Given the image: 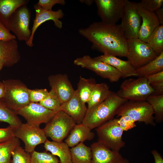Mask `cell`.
<instances>
[{
  "instance_id": "1",
  "label": "cell",
  "mask_w": 163,
  "mask_h": 163,
  "mask_svg": "<svg viewBox=\"0 0 163 163\" xmlns=\"http://www.w3.org/2000/svg\"><path fill=\"white\" fill-rule=\"evenodd\" d=\"M78 31L91 43L93 48L104 54L126 57L127 39L120 25L94 22Z\"/></svg>"
},
{
  "instance_id": "2",
  "label": "cell",
  "mask_w": 163,
  "mask_h": 163,
  "mask_svg": "<svg viewBox=\"0 0 163 163\" xmlns=\"http://www.w3.org/2000/svg\"><path fill=\"white\" fill-rule=\"evenodd\" d=\"M127 101L112 91L102 102L88 109L82 123L91 130L96 128L113 119L120 107Z\"/></svg>"
},
{
  "instance_id": "3",
  "label": "cell",
  "mask_w": 163,
  "mask_h": 163,
  "mask_svg": "<svg viewBox=\"0 0 163 163\" xmlns=\"http://www.w3.org/2000/svg\"><path fill=\"white\" fill-rule=\"evenodd\" d=\"M2 82L5 87V92L0 101L10 110L16 113L30 102L29 89L21 81L9 79Z\"/></svg>"
},
{
  "instance_id": "4",
  "label": "cell",
  "mask_w": 163,
  "mask_h": 163,
  "mask_svg": "<svg viewBox=\"0 0 163 163\" xmlns=\"http://www.w3.org/2000/svg\"><path fill=\"white\" fill-rule=\"evenodd\" d=\"M154 92V90L146 77H139L124 80L116 93L126 101H145Z\"/></svg>"
},
{
  "instance_id": "5",
  "label": "cell",
  "mask_w": 163,
  "mask_h": 163,
  "mask_svg": "<svg viewBox=\"0 0 163 163\" xmlns=\"http://www.w3.org/2000/svg\"><path fill=\"white\" fill-rule=\"evenodd\" d=\"M154 112L150 104L146 101H127L119 108L117 117L127 116L136 122L154 126Z\"/></svg>"
},
{
  "instance_id": "6",
  "label": "cell",
  "mask_w": 163,
  "mask_h": 163,
  "mask_svg": "<svg viewBox=\"0 0 163 163\" xmlns=\"http://www.w3.org/2000/svg\"><path fill=\"white\" fill-rule=\"evenodd\" d=\"M127 60L135 70L158 56L147 42L138 38L127 39Z\"/></svg>"
},
{
  "instance_id": "7",
  "label": "cell",
  "mask_w": 163,
  "mask_h": 163,
  "mask_svg": "<svg viewBox=\"0 0 163 163\" xmlns=\"http://www.w3.org/2000/svg\"><path fill=\"white\" fill-rule=\"evenodd\" d=\"M43 129L46 137L53 141L62 142L76 124L73 120L62 111L57 112Z\"/></svg>"
},
{
  "instance_id": "8",
  "label": "cell",
  "mask_w": 163,
  "mask_h": 163,
  "mask_svg": "<svg viewBox=\"0 0 163 163\" xmlns=\"http://www.w3.org/2000/svg\"><path fill=\"white\" fill-rule=\"evenodd\" d=\"M98 142L112 150L119 152L125 144L122 139L124 131L117 119H113L96 128Z\"/></svg>"
},
{
  "instance_id": "9",
  "label": "cell",
  "mask_w": 163,
  "mask_h": 163,
  "mask_svg": "<svg viewBox=\"0 0 163 163\" xmlns=\"http://www.w3.org/2000/svg\"><path fill=\"white\" fill-rule=\"evenodd\" d=\"M26 5L19 7L13 14L6 26L9 31L14 34L18 40L25 43L31 35V30L29 29L31 13Z\"/></svg>"
},
{
  "instance_id": "10",
  "label": "cell",
  "mask_w": 163,
  "mask_h": 163,
  "mask_svg": "<svg viewBox=\"0 0 163 163\" xmlns=\"http://www.w3.org/2000/svg\"><path fill=\"white\" fill-rule=\"evenodd\" d=\"M119 24L127 39L138 38L142 18L137 3L126 0Z\"/></svg>"
},
{
  "instance_id": "11",
  "label": "cell",
  "mask_w": 163,
  "mask_h": 163,
  "mask_svg": "<svg viewBox=\"0 0 163 163\" xmlns=\"http://www.w3.org/2000/svg\"><path fill=\"white\" fill-rule=\"evenodd\" d=\"M74 64L92 71L112 82H117L122 78L121 74L114 67L89 55L77 58L74 60Z\"/></svg>"
},
{
  "instance_id": "12",
  "label": "cell",
  "mask_w": 163,
  "mask_h": 163,
  "mask_svg": "<svg viewBox=\"0 0 163 163\" xmlns=\"http://www.w3.org/2000/svg\"><path fill=\"white\" fill-rule=\"evenodd\" d=\"M13 129L14 136L23 142L25 150L30 153L37 145L44 143L47 139L43 129L39 126L22 123Z\"/></svg>"
},
{
  "instance_id": "13",
  "label": "cell",
  "mask_w": 163,
  "mask_h": 163,
  "mask_svg": "<svg viewBox=\"0 0 163 163\" xmlns=\"http://www.w3.org/2000/svg\"><path fill=\"white\" fill-rule=\"evenodd\" d=\"M126 0H95L101 22L116 24L121 19Z\"/></svg>"
},
{
  "instance_id": "14",
  "label": "cell",
  "mask_w": 163,
  "mask_h": 163,
  "mask_svg": "<svg viewBox=\"0 0 163 163\" xmlns=\"http://www.w3.org/2000/svg\"><path fill=\"white\" fill-rule=\"evenodd\" d=\"M56 112L46 108L39 103L30 102L16 113L23 117L27 123L40 126L41 124L48 122Z\"/></svg>"
},
{
  "instance_id": "15",
  "label": "cell",
  "mask_w": 163,
  "mask_h": 163,
  "mask_svg": "<svg viewBox=\"0 0 163 163\" xmlns=\"http://www.w3.org/2000/svg\"><path fill=\"white\" fill-rule=\"evenodd\" d=\"M35 11V17L33 21V24L31 30V35L29 40L25 43L29 47L33 46V40L34 34L38 27L45 22L53 21L55 25L58 28L62 27V23L59 20L62 18L64 14L62 9L57 11L45 10L35 4L34 6Z\"/></svg>"
},
{
  "instance_id": "16",
  "label": "cell",
  "mask_w": 163,
  "mask_h": 163,
  "mask_svg": "<svg viewBox=\"0 0 163 163\" xmlns=\"http://www.w3.org/2000/svg\"><path fill=\"white\" fill-rule=\"evenodd\" d=\"M48 80L51 89L56 93L62 103L70 98L75 90L66 74H59L50 75Z\"/></svg>"
},
{
  "instance_id": "17",
  "label": "cell",
  "mask_w": 163,
  "mask_h": 163,
  "mask_svg": "<svg viewBox=\"0 0 163 163\" xmlns=\"http://www.w3.org/2000/svg\"><path fill=\"white\" fill-rule=\"evenodd\" d=\"M87 109L85 104L82 101L76 90H75L70 98L62 104L59 111L66 113L76 124H80L82 123Z\"/></svg>"
},
{
  "instance_id": "18",
  "label": "cell",
  "mask_w": 163,
  "mask_h": 163,
  "mask_svg": "<svg viewBox=\"0 0 163 163\" xmlns=\"http://www.w3.org/2000/svg\"><path fill=\"white\" fill-rule=\"evenodd\" d=\"M91 163H122L124 158L119 152L111 149L98 142L91 145Z\"/></svg>"
},
{
  "instance_id": "19",
  "label": "cell",
  "mask_w": 163,
  "mask_h": 163,
  "mask_svg": "<svg viewBox=\"0 0 163 163\" xmlns=\"http://www.w3.org/2000/svg\"><path fill=\"white\" fill-rule=\"evenodd\" d=\"M137 5L138 11L142 18L138 38L147 43L150 36L160 24L155 12L145 9L138 3H137Z\"/></svg>"
},
{
  "instance_id": "20",
  "label": "cell",
  "mask_w": 163,
  "mask_h": 163,
  "mask_svg": "<svg viewBox=\"0 0 163 163\" xmlns=\"http://www.w3.org/2000/svg\"><path fill=\"white\" fill-rule=\"evenodd\" d=\"M21 56L18 45L16 39L8 41L0 40V62L4 66H12L18 63Z\"/></svg>"
},
{
  "instance_id": "21",
  "label": "cell",
  "mask_w": 163,
  "mask_h": 163,
  "mask_svg": "<svg viewBox=\"0 0 163 163\" xmlns=\"http://www.w3.org/2000/svg\"><path fill=\"white\" fill-rule=\"evenodd\" d=\"M69 134L65 142L71 148L80 142L92 140L95 135L90 128L82 123L75 124Z\"/></svg>"
},
{
  "instance_id": "22",
  "label": "cell",
  "mask_w": 163,
  "mask_h": 163,
  "mask_svg": "<svg viewBox=\"0 0 163 163\" xmlns=\"http://www.w3.org/2000/svg\"><path fill=\"white\" fill-rule=\"evenodd\" d=\"M94 58L114 67L121 74L122 78L136 76L135 69L128 60H123L115 56L105 54Z\"/></svg>"
},
{
  "instance_id": "23",
  "label": "cell",
  "mask_w": 163,
  "mask_h": 163,
  "mask_svg": "<svg viewBox=\"0 0 163 163\" xmlns=\"http://www.w3.org/2000/svg\"><path fill=\"white\" fill-rule=\"evenodd\" d=\"M44 144L46 151L58 157L60 163H72L69 147L65 142L51 141L47 139Z\"/></svg>"
},
{
  "instance_id": "24",
  "label": "cell",
  "mask_w": 163,
  "mask_h": 163,
  "mask_svg": "<svg viewBox=\"0 0 163 163\" xmlns=\"http://www.w3.org/2000/svg\"><path fill=\"white\" fill-rule=\"evenodd\" d=\"M27 0H0V22L6 27L13 14L19 7L27 5Z\"/></svg>"
},
{
  "instance_id": "25",
  "label": "cell",
  "mask_w": 163,
  "mask_h": 163,
  "mask_svg": "<svg viewBox=\"0 0 163 163\" xmlns=\"http://www.w3.org/2000/svg\"><path fill=\"white\" fill-rule=\"evenodd\" d=\"M111 92L106 83H96L87 103L88 109L94 107L102 102L109 96Z\"/></svg>"
},
{
  "instance_id": "26",
  "label": "cell",
  "mask_w": 163,
  "mask_h": 163,
  "mask_svg": "<svg viewBox=\"0 0 163 163\" xmlns=\"http://www.w3.org/2000/svg\"><path fill=\"white\" fill-rule=\"evenodd\" d=\"M72 163H91L92 153L90 147L80 142L70 149Z\"/></svg>"
},
{
  "instance_id": "27",
  "label": "cell",
  "mask_w": 163,
  "mask_h": 163,
  "mask_svg": "<svg viewBox=\"0 0 163 163\" xmlns=\"http://www.w3.org/2000/svg\"><path fill=\"white\" fill-rule=\"evenodd\" d=\"M163 71V52L154 59L135 70L136 76L145 77Z\"/></svg>"
},
{
  "instance_id": "28",
  "label": "cell",
  "mask_w": 163,
  "mask_h": 163,
  "mask_svg": "<svg viewBox=\"0 0 163 163\" xmlns=\"http://www.w3.org/2000/svg\"><path fill=\"white\" fill-rule=\"evenodd\" d=\"M94 79L86 78L80 76L76 90L82 101L87 103L93 88L96 84Z\"/></svg>"
},
{
  "instance_id": "29",
  "label": "cell",
  "mask_w": 163,
  "mask_h": 163,
  "mask_svg": "<svg viewBox=\"0 0 163 163\" xmlns=\"http://www.w3.org/2000/svg\"><path fill=\"white\" fill-rule=\"evenodd\" d=\"M19 145V139L15 137L0 143V163H11L12 152Z\"/></svg>"
},
{
  "instance_id": "30",
  "label": "cell",
  "mask_w": 163,
  "mask_h": 163,
  "mask_svg": "<svg viewBox=\"0 0 163 163\" xmlns=\"http://www.w3.org/2000/svg\"><path fill=\"white\" fill-rule=\"evenodd\" d=\"M0 121L8 123L14 129L19 126L21 121L14 112L0 101Z\"/></svg>"
},
{
  "instance_id": "31",
  "label": "cell",
  "mask_w": 163,
  "mask_h": 163,
  "mask_svg": "<svg viewBox=\"0 0 163 163\" xmlns=\"http://www.w3.org/2000/svg\"><path fill=\"white\" fill-rule=\"evenodd\" d=\"M147 43L158 55L163 52V25H160L155 29Z\"/></svg>"
},
{
  "instance_id": "32",
  "label": "cell",
  "mask_w": 163,
  "mask_h": 163,
  "mask_svg": "<svg viewBox=\"0 0 163 163\" xmlns=\"http://www.w3.org/2000/svg\"><path fill=\"white\" fill-rule=\"evenodd\" d=\"M146 101L151 106L154 112V120L157 123L163 120V95L149 96Z\"/></svg>"
},
{
  "instance_id": "33",
  "label": "cell",
  "mask_w": 163,
  "mask_h": 163,
  "mask_svg": "<svg viewBox=\"0 0 163 163\" xmlns=\"http://www.w3.org/2000/svg\"><path fill=\"white\" fill-rule=\"evenodd\" d=\"M30 163H60L56 156L47 151L38 152L35 150L31 153Z\"/></svg>"
},
{
  "instance_id": "34",
  "label": "cell",
  "mask_w": 163,
  "mask_h": 163,
  "mask_svg": "<svg viewBox=\"0 0 163 163\" xmlns=\"http://www.w3.org/2000/svg\"><path fill=\"white\" fill-rule=\"evenodd\" d=\"M39 103L46 108L55 112L59 111L62 104L56 93L52 89L49 91L48 96Z\"/></svg>"
},
{
  "instance_id": "35",
  "label": "cell",
  "mask_w": 163,
  "mask_h": 163,
  "mask_svg": "<svg viewBox=\"0 0 163 163\" xmlns=\"http://www.w3.org/2000/svg\"><path fill=\"white\" fill-rule=\"evenodd\" d=\"M11 163H30L31 153L26 152L20 145L12 152Z\"/></svg>"
},
{
  "instance_id": "36",
  "label": "cell",
  "mask_w": 163,
  "mask_h": 163,
  "mask_svg": "<svg viewBox=\"0 0 163 163\" xmlns=\"http://www.w3.org/2000/svg\"><path fill=\"white\" fill-rule=\"evenodd\" d=\"M49 92L46 88L29 89V98L30 102L40 103L48 96Z\"/></svg>"
},
{
  "instance_id": "37",
  "label": "cell",
  "mask_w": 163,
  "mask_h": 163,
  "mask_svg": "<svg viewBox=\"0 0 163 163\" xmlns=\"http://www.w3.org/2000/svg\"><path fill=\"white\" fill-rule=\"evenodd\" d=\"M139 4L145 9L155 12L161 8L163 4V0H142Z\"/></svg>"
},
{
  "instance_id": "38",
  "label": "cell",
  "mask_w": 163,
  "mask_h": 163,
  "mask_svg": "<svg viewBox=\"0 0 163 163\" xmlns=\"http://www.w3.org/2000/svg\"><path fill=\"white\" fill-rule=\"evenodd\" d=\"M117 118V123L120 126L124 131L131 129L136 126V122L127 116H122Z\"/></svg>"
},
{
  "instance_id": "39",
  "label": "cell",
  "mask_w": 163,
  "mask_h": 163,
  "mask_svg": "<svg viewBox=\"0 0 163 163\" xmlns=\"http://www.w3.org/2000/svg\"><path fill=\"white\" fill-rule=\"evenodd\" d=\"M65 4L64 0H39L36 4L45 10L50 11L56 4L64 5Z\"/></svg>"
},
{
  "instance_id": "40",
  "label": "cell",
  "mask_w": 163,
  "mask_h": 163,
  "mask_svg": "<svg viewBox=\"0 0 163 163\" xmlns=\"http://www.w3.org/2000/svg\"><path fill=\"white\" fill-rule=\"evenodd\" d=\"M14 137L13 129L10 126L0 128V143L7 141Z\"/></svg>"
},
{
  "instance_id": "41",
  "label": "cell",
  "mask_w": 163,
  "mask_h": 163,
  "mask_svg": "<svg viewBox=\"0 0 163 163\" xmlns=\"http://www.w3.org/2000/svg\"><path fill=\"white\" fill-rule=\"evenodd\" d=\"M16 39L15 36L11 34L10 31L0 22V40L8 41Z\"/></svg>"
},
{
  "instance_id": "42",
  "label": "cell",
  "mask_w": 163,
  "mask_h": 163,
  "mask_svg": "<svg viewBox=\"0 0 163 163\" xmlns=\"http://www.w3.org/2000/svg\"><path fill=\"white\" fill-rule=\"evenodd\" d=\"M150 85L163 82V71L145 77Z\"/></svg>"
},
{
  "instance_id": "43",
  "label": "cell",
  "mask_w": 163,
  "mask_h": 163,
  "mask_svg": "<svg viewBox=\"0 0 163 163\" xmlns=\"http://www.w3.org/2000/svg\"><path fill=\"white\" fill-rule=\"evenodd\" d=\"M154 159V163H163V159L161 154L155 150L151 152Z\"/></svg>"
},
{
  "instance_id": "44",
  "label": "cell",
  "mask_w": 163,
  "mask_h": 163,
  "mask_svg": "<svg viewBox=\"0 0 163 163\" xmlns=\"http://www.w3.org/2000/svg\"><path fill=\"white\" fill-rule=\"evenodd\" d=\"M157 18H158L160 25H163V8H161L156 11L155 12Z\"/></svg>"
},
{
  "instance_id": "45",
  "label": "cell",
  "mask_w": 163,
  "mask_h": 163,
  "mask_svg": "<svg viewBox=\"0 0 163 163\" xmlns=\"http://www.w3.org/2000/svg\"><path fill=\"white\" fill-rule=\"evenodd\" d=\"M5 87L4 83L0 82V100L5 96Z\"/></svg>"
},
{
  "instance_id": "46",
  "label": "cell",
  "mask_w": 163,
  "mask_h": 163,
  "mask_svg": "<svg viewBox=\"0 0 163 163\" xmlns=\"http://www.w3.org/2000/svg\"><path fill=\"white\" fill-rule=\"evenodd\" d=\"M4 66V64L3 63L0 62V72Z\"/></svg>"
},
{
  "instance_id": "47",
  "label": "cell",
  "mask_w": 163,
  "mask_h": 163,
  "mask_svg": "<svg viewBox=\"0 0 163 163\" xmlns=\"http://www.w3.org/2000/svg\"><path fill=\"white\" fill-rule=\"evenodd\" d=\"M122 163H129V161L125 159H124L123 162Z\"/></svg>"
}]
</instances>
